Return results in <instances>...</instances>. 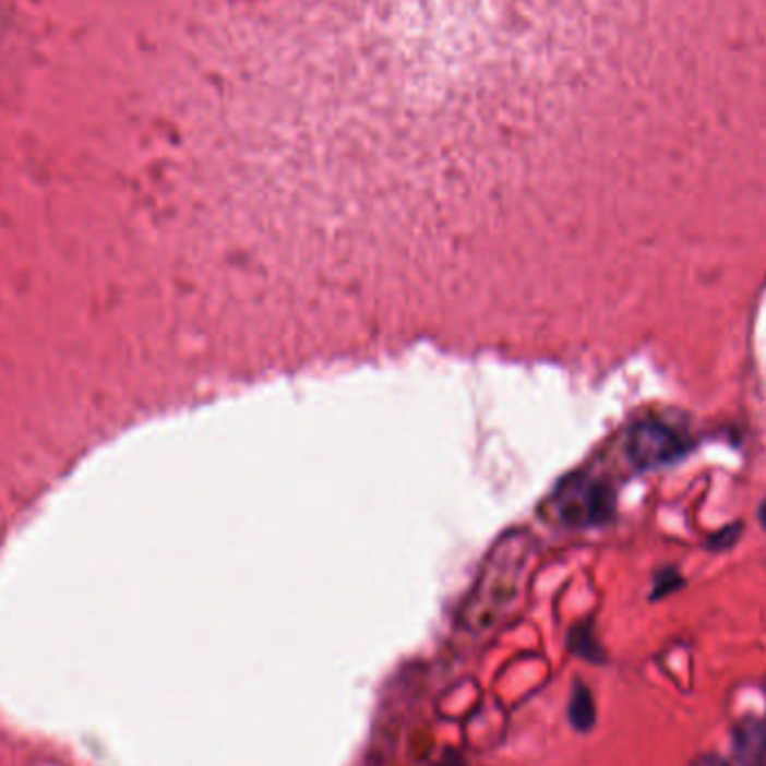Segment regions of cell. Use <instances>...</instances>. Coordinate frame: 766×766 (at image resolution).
I'll list each match as a JSON object with an SVG mask.
<instances>
[{
	"label": "cell",
	"instance_id": "cell-1",
	"mask_svg": "<svg viewBox=\"0 0 766 766\" xmlns=\"http://www.w3.org/2000/svg\"><path fill=\"white\" fill-rule=\"evenodd\" d=\"M556 511L570 525H596L610 514L608 491L599 482L576 478L561 489Z\"/></svg>",
	"mask_w": 766,
	"mask_h": 766
},
{
	"label": "cell",
	"instance_id": "cell-2",
	"mask_svg": "<svg viewBox=\"0 0 766 766\" xmlns=\"http://www.w3.org/2000/svg\"><path fill=\"white\" fill-rule=\"evenodd\" d=\"M681 453L677 433L655 421L638 423L627 435V455L638 468H653Z\"/></svg>",
	"mask_w": 766,
	"mask_h": 766
},
{
	"label": "cell",
	"instance_id": "cell-3",
	"mask_svg": "<svg viewBox=\"0 0 766 766\" xmlns=\"http://www.w3.org/2000/svg\"><path fill=\"white\" fill-rule=\"evenodd\" d=\"M570 721L576 731H589L596 721V706L591 693L583 686L576 684L572 699H570Z\"/></svg>",
	"mask_w": 766,
	"mask_h": 766
},
{
	"label": "cell",
	"instance_id": "cell-4",
	"mask_svg": "<svg viewBox=\"0 0 766 766\" xmlns=\"http://www.w3.org/2000/svg\"><path fill=\"white\" fill-rule=\"evenodd\" d=\"M693 766H729V762L717 757V755H702L693 762Z\"/></svg>",
	"mask_w": 766,
	"mask_h": 766
},
{
	"label": "cell",
	"instance_id": "cell-5",
	"mask_svg": "<svg viewBox=\"0 0 766 766\" xmlns=\"http://www.w3.org/2000/svg\"><path fill=\"white\" fill-rule=\"evenodd\" d=\"M759 516H762V523H764V527H766V502L762 504V511H759Z\"/></svg>",
	"mask_w": 766,
	"mask_h": 766
}]
</instances>
